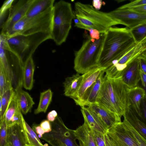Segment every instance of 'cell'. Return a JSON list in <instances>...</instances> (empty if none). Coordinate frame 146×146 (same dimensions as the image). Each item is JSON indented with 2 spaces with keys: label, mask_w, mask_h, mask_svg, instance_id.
Wrapping results in <instances>:
<instances>
[{
  "label": "cell",
  "mask_w": 146,
  "mask_h": 146,
  "mask_svg": "<svg viewBox=\"0 0 146 146\" xmlns=\"http://www.w3.org/2000/svg\"><path fill=\"white\" fill-rule=\"evenodd\" d=\"M136 44L130 29L110 27L106 33L98 67L106 69L113 61L119 59Z\"/></svg>",
  "instance_id": "obj_1"
},
{
  "label": "cell",
  "mask_w": 146,
  "mask_h": 146,
  "mask_svg": "<svg viewBox=\"0 0 146 146\" xmlns=\"http://www.w3.org/2000/svg\"><path fill=\"white\" fill-rule=\"evenodd\" d=\"M129 89L121 77L111 79L105 75L96 103L121 117L127 106Z\"/></svg>",
  "instance_id": "obj_2"
},
{
  "label": "cell",
  "mask_w": 146,
  "mask_h": 146,
  "mask_svg": "<svg viewBox=\"0 0 146 146\" xmlns=\"http://www.w3.org/2000/svg\"><path fill=\"white\" fill-rule=\"evenodd\" d=\"M74 13L80 22L81 29L91 28L104 33L112 26L120 23L109 15L108 13L96 9L89 4L78 2L74 4Z\"/></svg>",
  "instance_id": "obj_3"
},
{
  "label": "cell",
  "mask_w": 146,
  "mask_h": 146,
  "mask_svg": "<svg viewBox=\"0 0 146 146\" xmlns=\"http://www.w3.org/2000/svg\"><path fill=\"white\" fill-rule=\"evenodd\" d=\"M75 17L71 4L61 0L54 4L51 28L52 39L57 45L66 41Z\"/></svg>",
  "instance_id": "obj_4"
},
{
  "label": "cell",
  "mask_w": 146,
  "mask_h": 146,
  "mask_svg": "<svg viewBox=\"0 0 146 146\" xmlns=\"http://www.w3.org/2000/svg\"><path fill=\"white\" fill-rule=\"evenodd\" d=\"M106 33L100 34L98 40L89 38L75 52L74 68L82 74L98 67V62L105 37Z\"/></svg>",
  "instance_id": "obj_5"
},
{
  "label": "cell",
  "mask_w": 146,
  "mask_h": 146,
  "mask_svg": "<svg viewBox=\"0 0 146 146\" xmlns=\"http://www.w3.org/2000/svg\"><path fill=\"white\" fill-rule=\"evenodd\" d=\"M53 7L33 18L25 16L5 35L9 37L17 34L27 36L41 32H51Z\"/></svg>",
  "instance_id": "obj_6"
},
{
  "label": "cell",
  "mask_w": 146,
  "mask_h": 146,
  "mask_svg": "<svg viewBox=\"0 0 146 146\" xmlns=\"http://www.w3.org/2000/svg\"><path fill=\"white\" fill-rule=\"evenodd\" d=\"M51 122V131L44 134L41 139L52 146H80L74 130L67 128L60 117L58 116L55 121Z\"/></svg>",
  "instance_id": "obj_7"
},
{
  "label": "cell",
  "mask_w": 146,
  "mask_h": 146,
  "mask_svg": "<svg viewBox=\"0 0 146 146\" xmlns=\"http://www.w3.org/2000/svg\"><path fill=\"white\" fill-rule=\"evenodd\" d=\"M144 48L143 44L139 42L119 59L113 61L107 70L108 76L112 78L121 77L131 62L140 55Z\"/></svg>",
  "instance_id": "obj_8"
},
{
  "label": "cell",
  "mask_w": 146,
  "mask_h": 146,
  "mask_svg": "<svg viewBox=\"0 0 146 146\" xmlns=\"http://www.w3.org/2000/svg\"><path fill=\"white\" fill-rule=\"evenodd\" d=\"M107 133L115 146H140L123 121L108 129Z\"/></svg>",
  "instance_id": "obj_9"
},
{
  "label": "cell",
  "mask_w": 146,
  "mask_h": 146,
  "mask_svg": "<svg viewBox=\"0 0 146 146\" xmlns=\"http://www.w3.org/2000/svg\"><path fill=\"white\" fill-rule=\"evenodd\" d=\"M111 17L120 24L130 29L146 22V14L129 9H116L108 13Z\"/></svg>",
  "instance_id": "obj_10"
},
{
  "label": "cell",
  "mask_w": 146,
  "mask_h": 146,
  "mask_svg": "<svg viewBox=\"0 0 146 146\" xmlns=\"http://www.w3.org/2000/svg\"><path fill=\"white\" fill-rule=\"evenodd\" d=\"M33 0H19L10 9V13L7 20L1 29V34H6L14 26L25 16Z\"/></svg>",
  "instance_id": "obj_11"
},
{
  "label": "cell",
  "mask_w": 146,
  "mask_h": 146,
  "mask_svg": "<svg viewBox=\"0 0 146 146\" xmlns=\"http://www.w3.org/2000/svg\"><path fill=\"white\" fill-rule=\"evenodd\" d=\"M87 107L96 115L108 130L121 122V117L119 115L107 109L97 103L92 104Z\"/></svg>",
  "instance_id": "obj_12"
},
{
  "label": "cell",
  "mask_w": 146,
  "mask_h": 146,
  "mask_svg": "<svg viewBox=\"0 0 146 146\" xmlns=\"http://www.w3.org/2000/svg\"><path fill=\"white\" fill-rule=\"evenodd\" d=\"M25 36L28 47L21 58L24 63L28 58L32 56L41 43L47 40L52 39L50 32H41Z\"/></svg>",
  "instance_id": "obj_13"
},
{
  "label": "cell",
  "mask_w": 146,
  "mask_h": 146,
  "mask_svg": "<svg viewBox=\"0 0 146 146\" xmlns=\"http://www.w3.org/2000/svg\"><path fill=\"white\" fill-rule=\"evenodd\" d=\"M105 70L102 71L96 82L86 91L81 100L76 104L77 105L81 107H86L97 103L103 82Z\"/></svg>",
  "instance_id": "obj_14"
},
{
  "label": "cell",
  "mask_w": 146,
  "mask_h": 146,
  "mask_svg": "<svg viewBox=\"0 0 146 146\" xmlns=\"http://www.w3.org/2000/svg\"><path fill=\"white\" fill-rule=\"evenodd\" d=\"M105 69L97 67L82 74L83 78L81 86L76 96L73 99L76 104L81 100L86 91L96 82L102 71Z\"/></svg>",
  "instance_id": "obj_15"
},
{
  "label": "cell",
  "mask_w": 146,
  "mask_h": 146,
  "mask_svg": "<svg viewBox=\"0 0 146 146\" xmlns=\"http://www.w3.org/2000/svg\"><path fill=\"white\" fill-rule=\"evenodd\" d=\"M140 68L138 58L132 62L121 77L123 83L129 88L138 86L141 80Z\"/></svg>",
  "instance_id": "obj_16"
},
{
  "label": "cell",
  "mask_w": 146,
  "mask_h": 146,
  "mask_svg": "<svg viewBox=\"0 0 146 146\" xmlns=\"http://www.w3.org/2000/svg\"><path fill=\"white\" fill-rule=\"evenodd\" d=\"M145 95V91L143 88L138 86L129 89L127 93V106H130L131 107L139 117L141 115V101Z\"/></svg>",
  "instance_id": "obj_17"
},
{
  "label": "cell",
  "mask_w": 146,
  "mask_h": 146,
  "mask_svg": "<svg viewBox=\"0 0 146 146\" xmlns=\"http://www.w3.org/2000/svg\"><path fill=\"white\" fill-rule=\"evenodd\" d=\"M74 131L80 146H98L91 128L85 123Z\"/></svg>",
  "instance_id": "obj_18"
},
{
  "label": "cell",
  "mask_w": 146,
  "mask_h": 146,
  "mask_svg": "<svg viewBox=\"0 0 146 146\" xmlns=\"http://www.w3.org/2000/svg\"><path fill=\"white\" fill-rule=\"evenodd\" d=\"M81 110L84 123L91 129L103 133H107L108 129L94 112L86 107H81Z\"/></svg>",
  "instance_id": "obj_19"
},
{
  "label": "cell",
  "mask_w": 146,
  "mask_h": 146,
  "mask_svg": "<svg viewBox=\"0 0 146 146\" xmlns=\"http://www.w3.org/2000/svg\"><path fill=\"white\" fill-rule=\"evenodd\" d=\"M22 86L21 85H18L15 90L19 109L22 113L26 115L31 112L35 103L31 95L22 89Z\"/></svg>",
  "instance_id": "obj_20"
},
{
  "label": "cell",
  "mask_w": 146,
  "mask_h": 146,
  "mask_svg": "<svg viewBox=\"0 0 146 146\" xmlns=\"http://www.w3.org/2000/svg\"><path fill=\"white\" fill-rule=\"evenodd\" d=\"M26 143L20 124L8 127L6 146H25Z\"/></svg>",
  "instance_id": "obj_21"
},
{
  "label": "cell",
  "mask_w": 146,
  "mask_h": 146,
  "mask_svg": "<svg viewBox=\"0 0 146 146\" xmlns=\"http://www.w3.org/2000/svg\"><path fill=\"white\" fill-rule=\"evenodd\" d=\"M83 78V75L78 73L71 77L66 78L63 83L64 95L73 99L80 88Z\"/></svg>",
  "instance_id": "obj_22"
},
{
  "label": "cell",
  "mask_w": 146,
  "mask_h": 146,
  "mask_svg": "<svg viewBox=\"0 0 146 146\" xmlns=\"http://www.w3.org/2000/svg\"><path fill=\"white\" fill-rule=\"evenodd\" d=\"M131 125L146 140V125L138 117L130 106H127L123 116Z\"/></svg>",
  "instance_id": "obj_23"
},
{
  "label": "cell",
  "mask_w": 146,
  "mask_h": 146,
  "mask_svg": "<svg viewBox=\"0 0 146 146\" xmlns=\"http://www.w3.org/2000/svg\"><path fill=\"white\" fill-rule=\"evenodd\" d=\"M35 65L32 56L28 58L24 63L23 71L22 86L26 90L32 89L34 80V74Z\"/></svg>",
  "instance_id": "obj_24"
},
{
  "label": "cell",
  "mask_w": 146,
  "mask_h": 146,
  "mask_svg": "<svg viewBox=\"0 0 146 146\" xmlns=\"http://www.w3.org/2000/svg\"><path fill=\"white\" fill-rule=\"evenodd\" d=\"M54 0H33L26 16L28 18L34 17L53 7Z\"/></svg>",
  "instance_id": "obj_25"
},
{
  "label": "cell",
  "mask_w": 146,
  "mask_h": 146,
  "mask_svg": "<svg viewBox=\"0 0 146 146\" xmlns=\"http://www.w3.org/2000/svg\"><path fill=\"white\" fill-rule=\"evenodd\" d=\"M6 37L7 43L9 46L21 58L28 47L25 36L17 34L9 37Z\"/></svg>",
  "instance_id": "obj_26"
},
{
  "label": "cell",
  "mask_w": 146,
  "mask_h": 146,
  "mask_svg": "<svg viewBox=\"0 0 146 146\" xmlns=\"http://www.w3.org/2000/svg\"><path fill=\"white\" fill-rule=\"evenodd\" d=\"M20 124L23 132L26 144L33 146H45L43 145L33 130L25 120L23 115Z\"/></svg>",
  "instance_id": "obj_27"
},
{
  "label": "cell",
  "mask_w": 146,
  "mask_h": 146,
  "mask_svg": "<svg viewBox=\"0 0 146 146\" xmlns=\"http://www.w3.org/2000/svg\"><path fill=\"white\" fill-rule=\"evenodd\" d=\"M52 95L53 93L50 89L40 93L38 105L37 108L34 110L35 114L46 112L52 101Z\"/></svg>",
  "instance_id": "obj_28"
},
{
  "label": "cell",
  "mask_w": 146,
  "mask_h": 146,
  "mask_svg": "<svg viewBox=\"0 0 146 146\" xmlns=\"http://www.w3.org/2000/svg\"><path fill=\"white\" fill-rule=\"evenodd\" d=\"M15 92L11 84H9L1 96H0V103L1 109L0 110V121L4 118L5 115L8 107Z\"/></svg>",
  "instance_id": "obj_29"
},
{
  "label": "cell",
  "mask_w": 146,
  "mask_h": 146,
  "mask_svg": "<svg viewBox=\"0 0 146 146\" xmlns=\"http://www.w3.org/2000/svg\"><path fill=\"white\" fill-rule=\"evenodd\" d=\"M0 65L3 67L7 77L13 85V76L9 64L5 49L3 41L0 39Z\"/></svg>",
  "instance_id": "obj_30"
},
{
  "label": "cell",
  "mask_w": 146,
  "mask_h": 146,
  "mask_svg": "<svg viewBox=\"0 0 146 146\" xmlns=\"http://www.w3.org/2000/svg\"><path fill=\"white\" fill-rule=\"evenodd\" d=\"M91 129L98 146H115L107 133H103Z\"/></svg>",
  "instance_id": "obj_31"
},
{
  "label": "cell",
  "mask_w": 146,
  "mask_h": 146,
  "mask_svg": "<svg viewBox=\"0 0 146 146\" xmlns=\"http://www.w3.org/2000/svg\"><path fill=\"white\" fill-rule=\"evenodd\" d=\"M136 43L140 42L146 37V22L130 29Z\"/></svg>",
  "instance_id": "obj_32"
},
{
  "label": "cell",
  "mask_w": 146,
  "mask_h": 146,
  "mask_svg": "<svg viewBox=\"0 0 146 146\" xmlns=\"http://www.w3.org/2000/svg\"><path fill=\"white\" fill-rule=\"evenodd\" d=\"M18 106L17 95L15 91V92L10 102L5 115L4 117L7 125H9L12 117L15 114Z\"/></svg>",
  "instance_id": "obj_33"
},
{
  "label": "cell",
  "mask_w": 146,
  "mask_h": 146,
  "mask_svg": "<svg viewBox=\"0 0 146 146\" xmlns=\"http://www.w3.org/2000/svg\"><path fill=\"white\" fill-rule=\"evenodd\" d=\"M11 83L8 79L2 66L0 65V96H1L7 86ZM12 85V84H11Z\"/></svg>",
  "instance_id": "obj_34"
},
{
  "label": "cell",
  "mask_w": 146,
  "mask_h": 146,
  "mask_svg": "<svg viewBox=\"0 0 146 146\" xmlns=\"http://www.w3.org/2000/svg\"><path fill=\"white\" fill-rule=\"evenodd\" d=\"M7 125L4 118L0 121V146H6Z\"/></svg>",
  "instance_id": "obj_35"
},
{
  "label": "cell",
  "mask_w": 146,
  "mask_h": 146,
  "mask_svg": "<svg viewBox=\"0 0 146 146\" xmlns=\"http://www.w3.org/2000/svg\"><path fill=\"white\" fill-rule=\"evenodd\" d=\"M14 0L5 1L2 5L0 10V27L1 28L5 22L4 19L7 11L11 8L12 4Z\"/></svg>",
  "instance_id": "obj_36"
},
{
  "label": "cell",
  "mask_w": 146,
  "mask_h": 146,
  "mask_svg": "<svg viewBox=\"0 0 146 146\" xmlns=\"http://www.w3.org/2000/svg\"><path fill=\"white\" fill-rule=\"evenodd\" d=\"M123 121L131 131L140 146H146V139L138 133L125 119H124Z\"/></svg>",
  "instance_id": "obj_37"
},
{
  "label": "cell",
  "mask_w": 146,
  "mask_h": 146,
  "mask_svg": "<svg viewBox=\"0 0 146 146\" xmlns=\"http://www.w3.org/2000/svg\"><path fill=\"white\" fill-rule=\"evenodd\" d=\"M22 113L20 111L18 105L16 111L12 117L7 127L12 126L16 124H20L22 121Z\"/></svg>",
  "instance_id": "obj_38"
},
{
  "label": "cell",
  "mask_w": 146,
  "mask_h": 146,
  "mask_svg": "<svg viewBox=\"0 0 146 146\" xmlns=\"http://www.w3.org/2000/svg\"><path fill=\"white\" fill-rule=\"evenodd\" d=\"M146 4V0H137L131 2L118 8L120 9H128Z\"/></svg>",
  "instance_id": "obj_39"
},
{
  "label": "cell",
  "mask_w": 146,
  "mask_h": 146,
  "mask_svg": "<svg viewBox=\"0 0 146 146\" xmlns=\"http://www.w3.org/2000/svg\"><path fill=\"white\" fill-rule=\"evenodd\" d=\"M141 115L138 117L146 125V94L141 100Z\"/></svg>",
  "instance_id": "obj_40"
},
{
  "label": "cell",
  "mask_w": 146,
  "mask_h": 146,
  "mask_svg": "<svg viewBox=\"0 0 146 146\" xmlns=\"http://www.w3.org/2000/svg\"><path fill=\"white\" fill-rule=\"evenodd\" d=\"M40 126L44 131L45 133H48L52 130L51 124L48 120H45L41 122Z\"/></svg>",
  "instance_id": "obj_41"
},
{
  "label": "cell",
  "mask_w": 146,
  "mask_h": 146,
  "mask_svg": "<svg viewBox=\"0 0 146 146\" xmlns=\"http://www.w3.org/2000/svg\"><path fill=\"white\" fill-rule=\"evenodd\" d=\"M140 70L146 74V58L140 56L138 57Z\"/></svg>",
  "instance_id": "obj_42"
},
{
  "label": "cell",
  "mask_w": 146,
  "mask_h": 146,
  "mask_svg": "<svg viewBox=\"0 0 146 146\" xmlns=\"http://www.w3.org/2000/svg\"><path fill=\"white\" fill-rule=\"evenodd\" d=\"M87 30L89 31L90 38L96 40L99 39L100 37V34L97 30L91 28H88Z\"/></svg>",
  "instance_id": "obj_43"
},
{
  "label": "cell",
  "mask_w": 146,
  "mask_h": 146,
  "mask_svg": "<svg viewBox=\"0 0 146 146\" xmlns=\"http://www.w3.org/2000/svg\"><path fill=\"white\" fill-rule=\"evenodd\" d=\"M58 116L57 112L55 110H52L49 112L47 115V119L49 121L54 122Z\"/></svg>",
  "instance_id": "obj_44"
},
{
  "label": "cell",
  "mask_w": 146,
  "mask_h": 146,
  "mask_svg": "<svg viewBox=\"0 0 146 146\" xmlns=\"http://www.w3.org/2000/svg\"><path fill=\"white\" fill-rule=\"evenodd\" d=\"M128 9L138 13L146 14V4Z\"/></svg>",
  "instance_id": "obj_45"
},
{
  "label": "cell",
  "mask_w": 146,
  "mask_h": 146,
  "mask_svg": "<svg viewBox=\"0 0 146 146\" xmlns=\"http://www.w3.org/2000/svg\"><path fill=\"white\" fill-rule=\"evenodd\" d=\"M33 129L36 133L38 135V137L41 138L43 135L45 133L44 131L40 125H34Z\"/></svg>",
  "instance_id": "obj_46"
},
{
  "label": "cell",
  "mask_w": 146,
  "mask_h": 146,
  "mask_svg": "<svg viewBox=\"0 0 146 146\" xmlns=\"http://www.w3.org/2000/svg\"><path fill=\"white\" fill-rule=\"evenodd\" d=\"M103 2L101 0H94L92 1L93 6L96 10H99L101 8Z\"/></svg>",
  "instance_id": "obj_47"
},
{
  "label": "cell",
  "mask_w": 146,
  "mask_h": 146,
  "mask_svg": "<svg viewBox=\"0 0 146 146\" xmlns=\"http://www.w3.org/2000/svg\"><path fill=\"white\" fill-rule=\"evenodd\" d=\"M141 80L142 87H146V74L140 70V71Z\"/></svg>",
  "instance_id": "obj_48"
},
{
  "label": "cell",
  "mask_w": 146,
  "mask_h": 146,
  "mask_svg": "<svg viewBox=\"0 0 146 146\" xmlns=\"http://www.w3.org/2000/svg\"><path fill=\"white\" fill-rule=\"evenodd\" d=\"M140 56H143L146 58V47L144 48Z\"/></svg>",
  "instance_id": "obj_49"
},
{
  "label": "cell",
  "mask_w": 146,
  "mask_h": 146,
  "mask_svg": "<svg viewBox=\"0 0 146 146\" xmlns=\"http://www.w3.org/2000/svg\"><path fill=\"white\" fill-rule=\"evenodd\" d=\"M144 90L146 94V87H142Z\"/></svg>",
  "instance_id": "obj_50"
},
{
  "label": "cell",
  "mask_w": 146,
  "mask_h": 146,
  "mask_svg": "<svg viewBox=\"0 0 146 146\" xmlns=\"http://www.w3.org/2000/svg\"><path fill=\"white\" fill-rule=\"evenodd\" d=\"M25 146H33L32 145H30L28 144H26L25 145Z\"/></svg>",
  "instance_id": "obj_51"
}]
</instances>
